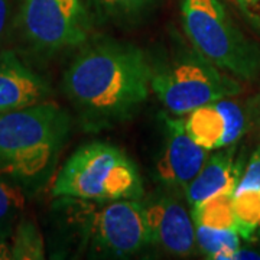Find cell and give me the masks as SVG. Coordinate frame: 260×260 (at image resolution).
Masks as SVG:
<instances>
[{
	"label": "cell",
	"instance_id": "12",
	"mask_svg": "<svg viewBox=\"0 0 260 260\" xmlns=\"http://www.w3.org/2000/svg\"><path fill=\"white\" fill-rule=\"evenodd\" d=\"M243 164L236 159V146L221 148L208 156L198 175L185 188L186 201L197 207L215 195H233L243 174Z\"/></svg>",
	"mask_w": 260,
	"mask_h": 260
},
{
	"label": "cell",
	"instance_id": "4",
	"mask_svg": "<svg viewBox=\"0 0 260 260\" xmlns=\"http://www.w3.org/2000/svg\"><path fill=\"white\" fill-rule=\"evenodd\" d=\"M182 26L195 51L242 80L260 75V47L243 34L220 0H182Z\"/></svg>",
	"mask_w": 260,
	"mask_h": 260
},
{
	"label": "cell",
	"instance_id": "21",
	"mask_svg": "<svg viewBox=\"0 0 260 260\" xmlns=\"http://www.w3.org/2000/svg\"><path fill=\"white\" fill-rule=\"evenodd\" d=\"M234 2L240 6V9L251 16H256V12L260 8V0H234Z\"/></svg>",
	"mask_w": 260,
	"mask_h": 260
},
{
	"label": "cell",
	"instance_id": "3",
	"mask_svg": "<svg viewBox=\"0 0 260 260\" xmlns=\"http://www.w3.org/2000/svg\"><path fill=\"white\" fill-rule=\"evenodd\" d=\"M52 194L93 203L139 200L143 184L136 165L120 149L94 142L68 158L54 182Z\"/></svg>",
	"mask_w": 260,
	"mask_h": 260
},
{
	"label": "cell",
	"instance_id": "18",
	"mask_svg": "<svg viewBox=\"0 0 260 260\" xmlns=\"http://www.w3.org/2000/svg\"><path fill=\"white\" fill-rule=\"evenodd\" d=\"M95 5L113 18H132L155 6L159 0H94Z\"/></svg>",
	"mask_w": 260,
	"mask_h": 260
},
{
	"label": "cell",
	"instance_id": "16",
	"mask_svg": "<svg viewBox=\"0 0 260 260\" xmlns=\"http://www.w3.org/2000/svg\"><path fill=\"white\" fill-rule=\"evenodd\" d=\"M10 256L15 260H41L45 257L44 239L37 224L20 221L10 243Z\"/></svg>",
	"mask_w": 260,
	"mask_h": 260
},
{
	"label": "cell",
	"instance_id": "13",
	"mask_svg": "<svg viewBox=\"0 0 260 260\" xmlns=\"http://www.w3.org/2000/svg\"><path fill=\"white\" fill-rule=\"evenodd\" d=\"M195 242L208 259L230 260L240 249V234L234 229L195 225Z\"/></svg>",
	"mask_w": 260,
	"mask_h": 260
},
{
	"label": "cell",
	"instance_id": "1",
	"mask_svg": "<svg viewBox=\"0 0 260 260\" xmlns=\"http://www.w3.org/2000/svg\"><path fill=\"white\" fill-rule=\"evenodd\" d=\"M153 70L135 45L102 42L84 49L68 67L64 90L88 129L126 120L148 99Z\"/></svg>",
	"mask_w": 260,
	"mask_h": 260
},
{
	"label": "cell",
	"instance_id": "23",
	"mask_svg": "<svg viewBox=\"0 0 260 260\" xmlns=\"http://www.w3.org/2000/svg\"><path fill=\"white\" fill-rule=\"evenodd\" d=\"M6 20V0H0V32L5 26Z\"/></svg>",
	"mask_w": 260,
	"mask_h": 260
},
{
	"label": "cell",
	"instance_id": "10",
	"mask_svg": "<svg viewBox=\"0 0 260 260\" xmlns=\"http://www.w3.org/2000/svg\"><path fill=\"white\" fill-rule=\"evenodd\" d=\"M150 243L177 256H188L194 251L195 225L185 208L172 198H159L145 205Z\"/></svg>",
	"mask_w": 260,
	"mask_h": 260
},
{
	"label": "cell",
	"instance_id": "7",
	"mask_svg": "<svg viewBox=\"0 0 260 260\" xmlns=\"http://www.w3.org/2000/svg\"><path fill=\"white\" fill-rule=\"evenodd\" d=\"M84 217V234L95 250L126 257L150 244L145 204L139 200L100 203Z\"/></svg>",
	"mask_w": 260,
	"mask_h": 260
},
{
	"label": "cell",
	"instance_id": "14",
	"mask_svg": "<svg viewBox=\"0 0 260 260\" xmlns=\"http://www.w3.org/2000/svg\"><path fill=\"white\" fill-rule=\"evenodd\" d=\"M233 211L236 230L251 240L260 230V188H237L233 192Z\"/></svg>",
	"mask_w": 260,
	"mask_h": 260
},
{
	"label": "cell",
	"instance_id": "19",
	"mask_svg": "<svg viewBox=\"0 0 260 260\" xmlns=\"http://www.w3.org/2000/svg\"><path fill=\"white\" fill-rule=\"evenodd\" d=\"M237 188H260V148L251 153L237 182Z\"/></svg>",
	"mask_w": 260,
	"mask_h": 260
},
{
	"label": "cell",
	"instance_id": "17",
	"mask_svg": "<svg viewBox=\"0 0 260 260\" xmlns=\"http://www.w3.org/2000/svg\"><path fill=\"white\" fill-rule=\"evenodd\" d=\"M25 205V194L22 188L9 181L3 179L0 175V227L2 224L16 217Z\"/></svg>",
	"mask_w": 260,
	"mask_h": 260
},
{
	"label": "cell",
	"instance_id": "20",
	"mask_svg": "<svg viewBox=\"0 0 260 260\" xmlns=\"http://www.w3.org/2000/svg\"><path fill=\"white\" fill-rule=\"evenodd\" d=\"M10 230L8 225L0 227V260L12 259L10 256Z\"/></svg>",
	"mask_w": 260,
	"mask_h": 260
},
{
	"label": "cell",
	"instance_id": "8",
	"mask_svg": "<svg viewBox=\"0 0 260 260\" xmlns=\"http://www.w3.org/2000/svg\"><path fill=\"white\" fill-rule=\"evenodd\" d=\"M184 121L189 138L207 150L234 145L247 126L243 107L232 97L195 109Z\"/></svg>",
	"mask_w": 260,
	"mask_h": 260
},
{
	"label": "cell",
	"instance_id": "11",
	"mask_svg": "<svg viewBox=\"0 0 260 260\" xmlns=\"http://www.w3.org/2000/svg\"><path fill=\"white\" fill-rule=\"evenodd\" d=\"M49 85L19 61L13 52L0 54V114L44 103Z\"/></svg>",
	"mask_w": 260,
	"mask_h": 260
},
{
	"label": "cell",
	"instance_id": "22",
	"mask_svg": "<svg viewBox=\"0 0 260 260\" xmlns=\"http://www.w3.org/2000/svg\"><path fill=\"white\" fill-rule=\"evenodd\" d=\"M234 259H260V254L259 253H256V251L253 250H246V249H239V250L236 251V254H234Z\"/></svg>",
	"mask_w": 260,
	"mask_h": 260
},
{
	"label": "cell",
	"instance_id": "2",
	"mask_svg": "<svg viewBox=\"0 0 260 260\" xmlns=\"http://www.w3.org/2000/svg\"><path fill=\"white\" fill-rule=\"evenodd\" d=\"M71 129V119L54 103L0 114V175L30 182L54 164Z\"/></svg>",
	"mask_w": 260,
	"mask_h": 260
},
{
	"label": "cell",
	"instance_id": "9",
	"mask_svg": "<svg viewBox=\"0 0 260 260\" xmlns=\"http://www.w3.org/2000/svg\"><path fill=\"white\" fill-rule=\"evenodd\" d=\"M167 140L164 153L156 164V175L168 186L185 189L210 156V150L201 148L189 138L182 119L164 117Z\"/></svg>",
	"mask_w": 260,
	"mask_h": 260
},
{
	"label": "cell",
	"instance_id": "6",
	"mask_svg": "<svg viewBox=\"0 0 260 260\" xmlns=\"http://www.w3.org/2000/svg\"><path fill=\"white\" fill-rule=\"evenodd\" d=\"M20 26L37 49L55 52L84 44L90 18L83 0H23Z\"/></svg>",
	"mask_w": 260,
	"mask_h": 260
},
{
	"label": "cell",
	"instance_id": "15",
	"mask_svg": "<svg viewBox=\"0 0 260 260\" xmlns=\"http://www.w3.org/2000/svg\"><path fill=\"white\" fill-rule=\"evenodd\" d=\"M194 225H207L213 229H234L236 217L233 211V195L221 194L205 200L192 207Z\"/></svg>",
	"mask_w": 260,
	"mask_h": 260
},
{
	"label": "cell",
	"instance_id": "5",
	"mask_svg": "<svg viewBox=\"0 0 260 260\" xmlns=\"http://www.w3.org/2000/svg\"><path fill=\"white\" fill-rule=\"evenodd\" d=\"M152 91L172 114L185 116L201 106L237 95L242 85L197 52L153 74Z\"/></svg>",
	"mask_w": 260,
	"mask_h": 260
}]
</instances>
